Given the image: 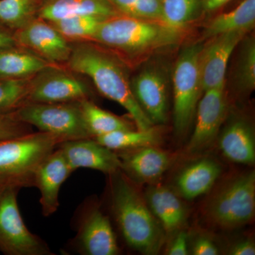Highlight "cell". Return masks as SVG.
Returning <instances> with one entry per match:
<instances>
[{"label": "cell", "mask_w": 255, "mask_h": 255, "mask_svg": "<svg viewBox=\"0 0 255 255\" xmlns=\"http://www.w3.org/2000/svg\"><path fill=\"white\" fill-rule=\"evenodd\" d=\"M108 176L110 210L124 242L142 254H157L166 233L145 198L122 169Z\"/></svg>", "instance_id": "1"}, {"label": "cell", "mask_w": 255, "mask_h": 255, "mask_svg": "<svg viewBox=\"0 0 255 255\" xmlns=\"http://www.w3.org/2000/svg\"><path fill=\"white\" fill-rule=\"evenodd\" d=\"M72 71L91 79L98 91L128 112L137 129L147 130L153 124L137 104L130 82L120 63L113 56L90 43L72 47L67 62Z\"/></svg>", "instance_id": "2"}, {"label": "cell", "mask_w": 255, "mask_h": 255, "mask_svg": "<svg viewBox=\"0 0 255 255\" xmlns=\"http://www.w3.org/2000/svg\"><path fill=\"white\" fill-rule=\"evenodd\" d=\"M180 31L160 21L119 14L101 23L91 41L127 55H138L177 44Z\"/></svg>", "instance_id": "3"}, {"label": "cell", "mask_w": 255, "mask_h": 255, "mask_svg": "<svg viewBox=\"0 0 255 255\" xmlns=\"http://www.w3.org/2000/svg\"><path fill=\"white\" fill-rule=\"evenodd\" d=\"M63 142L42 131L0 140V186L33 187L37 169Z\"/></svg>", "instance_id": "4"}, {"label": "cell", "mask_w": 255, "mask_h": 255, "mask_svg": "<svg viewBox=\"0 0 255 255\" xmlns=\"http://www.w3.org/2000/svg\"><path fill=\"white\" fill-rule=\"evenodd\" d=\"M255 213L254 171L238 176L221 188L209 201L206 214L217 227L231 229L248 224Z\"/></svg>", "instance_id": "5"}, {"label": "cell", "mask_w": 255, "mask_h": 255, "mask_svg": "<svg viewBox=\"0 0 255 255\" xmlns=\"http://www.w3.org/2000/svg\"><path fill=\"white\" fill-rule=\"evenodd\" d=\"M76 234L67 248L80 255H117L119 247L110 216L93 199L80 204L73 217Z\"/></svg>", "instance_id": "6"}, {"label": "cell", "mask_w": 255, "mask_h": 255, "mask_svg": "<svg viewBox=\"0 0 255 255\" xmlns=\"http://www.w3.org/2000/svg\"><path fill=\"white\" fill-rule=\"evenodd\" d=\"M202 48L198 43L187 47L174 66V125L179 135L185 134L192 124L203 92L199 69Z\"/></svg>", "instance_id": "7"}, {"label": "cell", "mask_w": 255, "mask_h": 255, "mask_svg": "<svg viewBox=\"0 0 255 255\" xmlns=\"http://www.w3.org/2000/svg\"><path fill=\"white\" fill-rule=\"evenodd\" d=\"M19 188L0 186V252L6 255H53L46 241L28 230L17 202Z\"/></svg>", "instance_id": "8"}, {"label": "cell", "mask_w": 255, "mask_h": 255, "mask_svg": "<svg viewBox=\"0 0 255 255\" xmlns=\"http://www.w3.org/2000/svg\"><path fill=\"white\" fill-rule=\"evenodd\" d=\"M14 114L23 123L36 127L39 131L57 135L64 142L92 137L84 122L79 102H28Z\"/></svg>", "instance_id": "9"}, {"label": "cell", "mask_w": 255, "mask_h": 255, "mask_svg": "<svg viewBox=\"0 0 255 255\" xmlns=\"http://www.w3.org/2000/svg\"><path fill=\"white\" fill-rule=\"evenodd\" d=\"M86 84L56 65L40 72L30 80L28 102L36 103L80 102L90 97Z\"/></svg>", "instance_id": "10"}, {"label": "cell", "mask_w": 255, "mask_h": 255, "mask_svg": "<svg viewBox=\"0 0 255 255\" xmlns=\"http://www.w3.org/2000/svg\"><path fill=\"white\" fill-rule=\"evenodd\" d=\"M14 38L20 46L32 50L52 65L67 63L71 54L68 40L41 18H33L18 28Z\"/></svg>", "instance_id": "11"}, {"label": "cell", "mask_w": 255, "mask_h": 255, "mask_svg": "<svg viewBox=\"0 0 255 255\" xmlns=\"http://www.w3.org/2000/svg\"><path fill=\"white\" fill-rule=\"evenodd\" d=\"M226 109L225 85L204 92L196 108L195 127L188 144L189 152H200L212 144L224 121Z\"/></svg>", "instance_id": "12"}, {"label": "cell", "mask_w": 255, "mask_h": 255, "mask_svg": "<svg viewBox=\"0 0 255 255\" xmlns=\"http://www.w3.org/2000/svg\"><path fill=\"white\" fill-rule=\"evenodd\" d=\"M246 34L243 31L222 33L213 37V41L203 47L199 58L203 92L224 86L230 58Z\"/></svg>", "instance_id": "13"}, {"label": "cell", "mask_w": 255, "mask_h": 255, "mask_svg": "<svg viewBox=\"0 0 255 255\" xmlns=\"http://www.w3.org/2000/svg\"><path fill=\"white\" fill-rule=\"evenodd\" d=\"M73 172L80 168L95 169L107 175L122 169L117 152L101 145L95 139L68 140L58 146Z\"/></svg>", "instance_id": "14"}, {"label": "cell", "mask_w": 255, "mask_h": 255, "mask_svg": "<svg viewBox=\"0 0 255 255\" xmlns=\"http://www.w3.org/2000/svg\"><path fill=\"white\" fill-rule=\"evenodd\" d=\"M73 172L58 147L37 169L33 187L39 191L41 213L45 217L58 211L60 188Z\"/></svg>", "instance_id": "15"}, {"label": "cell", "mask_w": 255, "mask_h": 255, "mask_svg": "<svg viewBox=\"0 0 255 255\" xmlns=\"http://www.w3.org/2000/svg\"><path fill=\"white\" fill-rule=\"evenodd\" d=\"M130 87L137 104L153 125L165 123L168 96L163 75L154 69H145L134 78Z\"/></svg>", "instance_id": "16"}, {"label": "cell", "mask_w": 255, "mask_h": 255, "mask_svg": "<svg viewBox=\"0 0 255 255\" xmlns=\"http://www.w3.org/2000/svg\"><path fill=\"white\" fill-rule=\"evenodd\" d=\"M122 162V171L132 182L152 183L169 168L171 156L156 146H146L116 152Z\"/></svg>", "instance_id": "17"}, {"label": "cell", "mask_w": 255, "mask_h": 255, "mask_svg": "<svg viewBox=\"0 0 255 255\" xmlns=\"http://www.w3.org/2000/svg\"><path fill=\"white\" fill-rule=\"evenodd\" d=\"M36 14L51 22L77 16L110 18L121 14L109 0H41Z\"/></svg>", "instance_id": "18"}, {"label": "cell", "mask_w": 255, "mask_h": 255, "mask_svg": "<svg viewBox=\"0 0 255 255\" xmlns=\"http://www.w3.org/2000/svg\"><path fill=\"white\" fill-rule=\"evenodd\" d=\"M145 200L165 233L177 232L187 220L185 206L179 196L163 186H150L146 191Z\"/></svg>", "instance_id": "19"}, {"label": "cell", "mask_w": 255, "mask_h": 255, "mask_svg": "<svg viewBox=\"0 0 255 255\" xmlns=\"http://www.w3.org/2000/svg\"><path fill=\"white\" fill-rule=\"evenodd\" d=\"M223 155L236 163L252 165L255 162V137L253 128L244 119L233 120L219 138Z\"/></svg>", "instance_id": "20"}, {"label": "cell", "mask_w": 255, "mask_h": 255, "mask_svg": "<svg viewBox=\"0 0 255 255\" xmlns=\"http://www.w3.org/2000/svg\"><path fill=\"white\" fill-rule=\"evenodd\" d=\"M221 173V167L216 161L211 159L196 161L178 175L176 179L178 193L184 199H196L211 189Z\"/></svg>", "instance_id": "21"}, {"label": "cell", "mask_w": 255, "mask_h": 255, "mask_svg": "<svg viewBox=\"0 0 255 255\" xmlns=\"http://www.w3.org/2000/svg\"><path fill=\"white\" fill-rule=\"evenodd\" d=\"M53 65L30 52L0 50V78H30Z\"/></svg>", "instance_id": "22"}, {"label": "cell", "mask_w": 255, "mask_h": 255, "mask_svg": "<svg viewBox=\"0 0 255 255\" xmlns=\"http://www.w3.org/2000/svg\"><path fill=\"white\" fill-rule=\"evenodd\" d=\"M255 0H243L234 9L218 15L204 31L206 38L229 33L243 31L248 33L255 27Z\"/></svg>", "instance_id": "23"}, {"label": "cell", "mask_w": 255, "mask_h": 255, "mask_svg": "<svg viewBox=\"0 0 255 255\" xmlns=\"http://www.w3.org/2000/svg\"><path fill=\"white\" fill-rule=\"evenodd\" d=\"M79 104L87 130L93 138L116 130L133 128L128 121L102 110L90 99Z\"/></svg>", "instance_id": "24"}, {"label": "cell", "mask_w": 255, "mask_h": 255, "mask_svg": "<svg viewBox=\"0 0 255 255\" xmlns=\"http://www.w3.org/2000/svg\"><path fill=\"white\" fill-rule=\"evenodd\" d=\"M94 139L114 152L156 146L160 141L159 133L153 128L147 130L132 128L116 130Z\"/></svg>", "instance_id": "25"}, {"label": "cell", "mask_w": 255, "mask_h": 255, "mask_svg": "<svg viewBox=\"0 0 255 255\" xmlns=\"http://www.w3.org/2000/svg\"><path fill=\"white\" fill-rule=\"evenodd\" d=\"M200 7L201 0H162L161 22L181 31L195 19Z\"/></svg>", "instance_id": "26"}, {"label": "cell", "mask_w": 255, "mask_h": 255, "mask_svg": "<svg viewBox=\"0 0 255 255\" xmlns=\"http://www.w3.org/2000/svg\"><path fill=\"white\" fill-rule=\"evenodd\" d=\"M107 18L86 15L62 18L49 22L67 40H90Z\"/></svg>", "instance_id": "27"}, {"label": "cell", "mask_w": 255, "mask_h": 255, "mask_svg": "<svg viewBox=\"0 0 255 255\" xmlns=\"http://www.w3.org/2000/svg\"><path fill=\"white\" fill-rule=\"evenodd\" d=\"M30 78H0V114L16 112L28 103Z\"/></svg>", "instance_id": "28"}, {"label": "cell", "mask_w": 255, "mask_h": 255, "mask_svg": "<svg viewBox=\"0 0 255 255\" xmlns=\"http://www.w3.org/2000/svg\"><path fill=\"white\" fill-rule=\"evenodd\" d=\"M40 1L38 0H0V22L19 28L33 19Z\"/></svg>", "instance_id": "29"}, {"label": "cell", "mask_w": 255, "mask_h": 255, "mask_svg": "<svg viewBox=\"0 0 255 255\" xmlns=\"http://www.w3.org/2000/svg\"><path fill=\"white\" fill-rule=\"evenodd\" d=\"M236 72L238 87L243 91L252 92L255 88V42L249 38L245 42Z\"/></svg>", "instance_id": "30"}, {"label": "cell", "mask_w": 255, "mask_h": 255, "mask_svg": "<svg viewBox=\"0 0 255 255\" xmlns=\"http://www.w3.org/2000/svg\"><path fill=\"white\" fill-rule=\"evenodd\" d=\"M33 132L31 127L23 123L14 112L0 114V140L21 136Z\"/></svg>", "instance_id": "31"}, {"label": "cell", "mask_w": 255, "mask_h": 255, "mask_svg": "<svg viewBox=\"0 0 255 255\" xmlns=\"http://www.w3.org/2000/svg\"><path fill=\"white\" fill-rule=\"evenodd\" d=\"M191 253L194 255H216L219 253L214 242L206 237H199L194 241Z\"/></svg>", "instance_id": "32"}, {"label": "cell", "mask_w": 255, "mask_h": 255, "mask_svg": "<svg viewBox=\"0 0 255 255\" xmlns=\"http://www.w3.org/2000/svg\"><path fill=\"white\" fill-rule=\"evenodd\" d=\"M187 241V233L184 231L178 233L169 247L167 254L169 255H187L189 254Z\"/></svg>", "instance_id": "33"}, {"label": "cell", "mask_w": 255, "mask_h": 255, "mask_svg": "<svg viewBox=\"0 0 255 255\" xmlns=\"http://www.w3.org/2000/svg\"><path fill=\"white\" fill-rule=\"evenodd\" d=\"M231 255H255L254 242L251 239L242 240L231 247L229 251Z\"/></svg>", "instance_id": "34"}, {"label": "cell", "mask_w": 255, "mask_h": 255, "mask_svg": "<svg viewBox=\"0 0 255 255\" xmlns=\"http://www.w3.org/2000/svg\"><path fill=\"white\" fill-rule=\"evenodd\" d=\"M231 0H201V6L206 11H214L222 7Z\"/></svg>", "instance_id": "35"}, {"label": "cell", "mask_w": 255, "mask_h": 255, "mask_svg": "<svg viewBox=\"0 0 255 255\" xmlns=\"http://www.w3.org/2000/svg\"><path fill=\"white\" fill-rule=\"evenodd\" d=\"M16 44L14 37L0 30V50L11 48Z\"/></svg>", "instance_id": "36"}, {"label": "cell", "mask_w": 255, "mask_h": 255, "mask_svg": "<svg viewBox=\"0 0 255 255\" xmlns=\"http://www.w3.org/2000/svg\"><path fill=\"white\" fill-rule=\"evenodd\" d=\"M38 1H40V3H41V0H38Z\"/></svg>", "instance_id": "37"}]
</instances>
